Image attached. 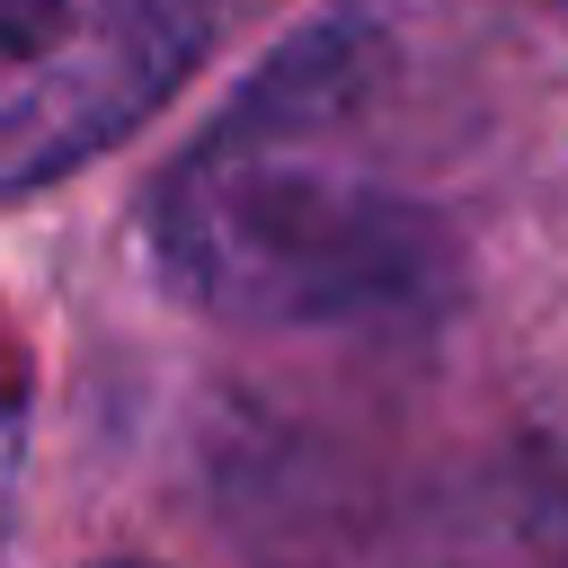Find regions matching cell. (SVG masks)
Returning <instances> with one entry per match:
<instances>
[{"mask_svg": "<svg viewBox=\"0 0 568 568\" xmlns=\"http://www.w3.org/2000/svg\"><path fill=\"white\" fill-rule=\"evenodd\" d=\"M355 62L364 27L337 18L302 36L240 89L222 133H204L160 178L142 240L178 302L248 328H346L426 320L453 293V240L426 204L302 151Z\"/></svg>", "mask_w": 568, "mask_h": 568, "instance_id": "obj_1", "label": "cell"}, {"mask_svg": "<svg viewBox=\"0 0 568 568\" xmlns=\"http://www.w3.org/2000/svg\"><path fill=\"white\" fill-rule=\"evenodd\" d=\"M204 53V0H9L0 178L36 195L124 142Z\"/></svg>", "mask_w": 568, "mask_h": 568, "instance_id": "obj_2", "label": "cell"}, {"mask_svg": "<svg viewBox=\"0 0 568 568\" xmlns=\"http://www.w3.org/2000/svg\"><path fill=\"white\" fill-rule=\"evenodd\" d=\"M98 568H142V559H98Z\"/></svg>", "mask_w": 568, "mask_h": 568, "instance_id": "obj_3", "label": "cell"}]
</instances>
